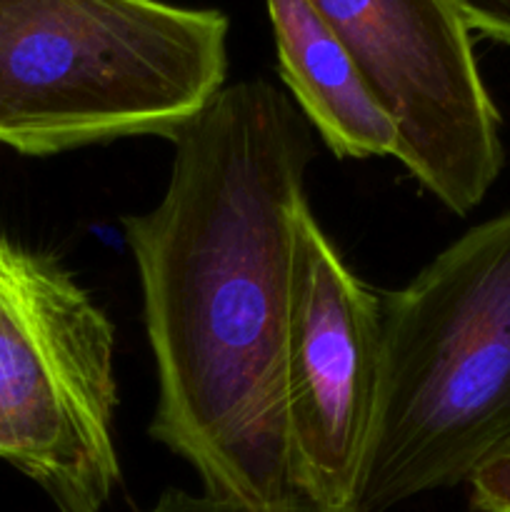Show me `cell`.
<instances>
[{
  "label": "cell",
  "instance_id": "obj_5",
  "mask_svg": "<svg viewBox=\"0 0 510 512\" xmlns=\"http://www.w3.org/2000/svg\"><path fill=\"white\" fill-rule=\"evenodd\" d=\"M400 133L398 160L448 210L478 208L503 170L500 115L450 0H305Z\"/></svg>",
  "mask_w": 510,
  "mask_h": 512
},
{
  "label": "cell",
  "instance_id": "obj_3",
  "mask_svg": "<svg viewBox=\"0 0 510 512\" xmlns=\"http://www.w3.org/2000/svg\"><path fill=\"white\" fill-rule=\"evenodd\" d=\"M228 18L163 0H0V143L173 138L225 88Z\"/></svg>",
  "mask_w": 510,
  "mask_h": 512
},
{
  "label": "cell",
  "instance_id": "obj_10",
  "mask_svg": "<svg viewBox=\"0 0 510 512\" xmlns=\"http://www.w3.org/2000/svg\"><path fill=\"white\" fill-rule=\"evenodd\" d=\"M470 30L510 45V0H450Z\"/></svg>",
  "mask_w": 510,
  "mask_h": 512
},
{
  "label": "cell",
  "instance_id": "obj_9",
  "mask_svg": "<svg viewBox=\"0 0 510 512\" xmlns=\"http://www.w3.org/2000/svg\"><path fill=\"white\" fill-rule=\"evenodd\" d=\"M468 483L475 512H510V453L485 463Z\"/></svg>",
  "mask_w": 510,
  "mask_h": 512
},
{
  "label": "cell",
  "instance_id": "obj_7",
  "mask_svg": "<svg viewBox=\"0 0 510 512\" xmlns=\"http://www.w3.org/2000/svg\"><path fill=\"white\" fill-rule=\"evenodd\" d=\"M280 75L300 113L338 158H395L400 133L343 45L305 0H265Z\"/></svg>",
  "mask_w": 510,
  "mask_h": 512
},
{
  "label": "cell",
  "instance_id": "obj_2",
  "mask_svg": "<svg viewBox=\"0 0 510 512\" xmlns=\"http://www.w3.org/2000/svg\"><path fill=\"white\" fill-rule=\"evenodd\" d=\"M383 368L355 510L468 483L510 453V210L380 298Z\"/></svg>",
  "mask_w": 510,
  "mask_h": 512
},
{
  "label": "cell",
  "instance_id": "obj_8",
  "mask_svg": "<svg viewBox=\"0 0 510 512\" xmlns=\"http://www.w3.org/2000/svg\"><path fill=\"white\" fill-rule=\"evenodd\" d=\"M138 512H358V510L323 508V505H315L305 498H295L290 500V503L280 505V508L258 510V508H248V505L233 503V500L213 498V495L208 493L193 495V493H185V490L180 488H170L155 500V505H150L148 510H138Z\"/></svg>",
  "mask_w": 510,
  "mask_h": 512
},
{
  "label": "cell",
  "instance_id": "obj_4",
  "mask_svg": "<svg viewBox=\"0 0 510 512\" xmlns=\"http://www.w3.org/2000/svg\"><path fill=\"white\" fill-rule=\"evenodd\" d=\"M115 328L53 255L0 230V460L60 512H100L120 483Z\"/></svg>",
  "mask_w": 510,
  "mask_h": 512
},
{
  "label": "cell",
  "instance_id": "obj_1",
  "mask_svg": "<svg viewBox=\"0 0 510 512\" xmlns=\"http://www.w3.org/2000/svg\"><path fill=\"white\" fill-rule=\"evenodd\" d=\"M170 143L163 200L123 218L158 375L148 433L213 498L280 508L298 498L285 343L313 128L273 83L250 78Z\"/></svg>",
  "mask_w": 510,
  "mask_h": 512
},
{
  "label": "cell",
  "instance_id": "obj_6",
  "mask_svg": "<svg viewBox=\"0 0 510 512\" xmlns=\"http://www.w3.org/2000/svg\"><path fill=\"white\" fill-rule=\"evenodd\" d=\"M383 368L380 295L305 208L295 228L285 343V428L298 498L355 510Z\"/></svg>",
  "mask_w": 510,
  "mask_h": 512
}]
</instances>
